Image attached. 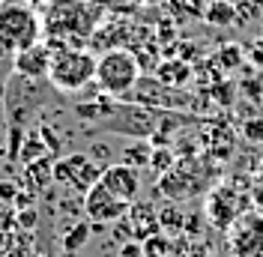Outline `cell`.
I'll list each match as a JSON object with an SVG mask.
<instances>
[{
	"label": "cell",
	"instance_id": "cell-1",
	"mask_svg": "<svg viewBox=\"0 0 263 257\" xmlns=\"http://www.w3.org/2000/svg\"><path fill=\"white\" fill-rule=\"evenodd\" d=\"M105 15V6L96 0H57L51 3L45 18V33L51 36V48L57 45H78L96 33L99 18Z\"/></svg>",
	"mask_w": 263,
	"mask_h": 257
},
{
	"label": "cell",
	"instance_id": "cell-2",
	"mask_svg": "<svg viewBox=\"0 0 263 257\" xmlns=\"http://www.w3.org/2000/svg\"><path fill=\"white\" fill-rule=\"evenodd\" d=\"M45 36V18L33 9L30 3L9 0L0 3V51L15 57L18 51L42 42Z\"/></svg>",
	"mask_w": 263,
	"mask_h": 257
},
{
	"label": "cell",
	"instance_id": "cell-3",
	"mask_svg": "<svg viewBox=\"0 0 263 257\" xmlns=\"http://www.w3.org/2000/svg\"><path fill=\"white\" fill-rule=\"evenodd\" d=\"M96 63L93 51L87 45H57L51 54L48 84L57 93H81L87 84L96 81Z\"/></svg>",
	"mask_w": 263,
	"mask_h": 257
},
{
	"label": "cell",
	"instance_id": "cell-4",
	"mask_svg": "<svg viewBox=\"0 0 263 257\" xmlns=\"http://www.w3.org/2000/svg\"><path fill=\"white\" fill-rule=\"evenodd\" d=\"M141 81V60L129 48H108L96 63V84L102 96H129Z\"/></svg>",
	"mask_w": 263,
	"mask_h": 257
},
{
	"label": "cell",
	"instance_id": "cell-5",
	"mask_svg": "<svg viewBox=\"0 0 263 257\" xmlns=\"http://www.w3.org/2000/svg\"><path fill=\"white\" fill-rule=\"evenodd\" d=\"M42 84L45 81H33L18 75L15 69L9 72V78L3 84V111L9 126L24 128L30 123V117L42 108Z\"/></svg>",
	"mask_w": 263,
	"mask_h": 257
},
{
	"label": "cell",
	"instance_id": "cell-6",
	"mask_svg": "<svg viewBox=\"0 0 263 257\" xmlns=\"http://www.w3.org/2000/svg\"><path fill=\"white\" fill-rule=\"evenodd\" d=\"M99 171L93 159L90 156H84V153H72V156H66L63 161H57L54 164V182H60L66 189H72V192L84 194L93 189V182L99 179Z\"/></svg>",
	"mask_w": 263,
	"mask_h": 257
},
{
	"label": "cell",
	"instance_id": "cell-7",
	"mask_svg": "<svg viewBox=\"0 0 263 257\" xmlns=\"http://www.w3.org/2000/svg\"><path fill=\"white\" fill-rule=\"evenodd\" d=\"M230 254L233 257H263V215L242 212L230 225Z\"/></svg>",
	"mask_w": 263,
	"mask_h": 257
},
{
	"label": "cell",
	"instance_id": "cell-8",
	"mask_svg": "<svg viewBox=\"0 0 263 257\" xmlns=\"http://www.w3.org/2000/svg\"><path fill=\"white\" fill-rule=\"evenodd\" d=\"M246 212V197H239V194L228 189V186H218L213 192L206 194V215H210V222L215 227H221V230H230V225L239 218Z\"/></svg>",
	"mask_w": 263,
	"mask_h": 257
},
{
	"label": "cell",
	"instance_id": "cell-9",
	"mask_svg": "<svg viewBox=\"0 0 263 257\" xmlns=\"http://www.w3.org/2000/svg\"><path fill=\"white\" fill-rule=\"evenodd\" d=\"M132 93H135V102H141V105H156V108H162V111L185 108L189 99H192V96H185V93H180V87H167V84H162L159 78H153V81L141 78Z\"/></svg>",
	"mask_w": 263,
	"mask_h": 257
},
{
	"label": "cell",
	"instance_id": "cell-10",
	"mask_svg": "<svg viewBox=\"0 0 263 257\" xmlns=\"http://www.w3.org/2000/svg\"><path fill=\"white\" fill-rule=\"evenodd\" d=\"M51 54H54V48L42 39V42H36V45H30V48L18 51L15 57H12V69H15L18 75H24V78L48 81Z\"/></svg>",
	"mask_w": 263,
	"mask_h": 257
},
{
	"label": "cell",
	"instance_id": "cell-11",
	"mask_svg": "<svg viewBox=\"0 0 263 257\" xmlns=\"http://www.w3.org/2000/svg\"><path fill=\"white\" fill-rule=\"evenodd\" d=\"M156 78L167 87H182L192 81V66L182 63V60H167V63L156 66Z\"/></svg>",
	"mask_w": 263,
	"mask_h": 257
},
{
	"label": "cell",
	"instance_id": "cell-12",
	"mask_svg": "<svg viewBox=\"0 0 263 257\" xmlns=\"http://www.w3.org/2000/svg\"><path fill=\"white\" fill-rule=\"evenodd\" d=\"M87 240H90V222L81 218V222H75V225L63 233V240H60L63 254H75V251H81L84 245H87Z\"/></svg>",
	"mask_w": 263,
	"mask_h": 257
},
{
	"label": "cell",
	"instance_id": "cell-13",
	"mask_svg": "<svg viewBox=\"0 0 263 257\" xmlns=\"http://www.w3.org/2000/svg\"><path fill=\"white\" fill-rule=\"evenodd\" d=\"M149 156H153V146H149L144 138L123 150V161L132 164V168H149Z\"/></svg>",
	"mask_w": 263,
	"mask_h": 257
},
{
	"label": "cell",
	"instance_id": "cell-14",
	"mask_svg": "<svg viewBox=\"0 0 263 257\" xmlns=\"http://www.w3.org/2000/svg\"><path fill=\"white\" fill-rule=\"evenodd\" d=\"M206 21H210V24H215V27H224V24H230V21H233V6H230V3H224V0H213V3L206 6Z\"/></svg>",
	"mask_w": 263,
	"mask_h": 257
},
{
	"label": "cell",
	"instance_id": "cell-15",
	"mask_svg": "<svg viewBox=\"0 0 263 257\" xmlns=\"http://www.w3.org/2000/svg\"><path fill=\"white\" fill-rule=\"evenodd\" d=\"M174 153L167 150V146H153V156H149V168L159 174V177H164L171 168H174Z\"/></svg>",
	"mask_w": 263,
	"mask_h": 257
},
{
	"label": "cell",
	"instance_id": "cell-16",
	"mask_svg": "<svg viewBox=\"0 0 263 257\" xmlns=\"http://www.w3.org/2000/svg\"><path fill=\"white\" fill-rule=\"evenodd\" d=\"M27 171H30V179H33V182H39L42 189L54 179V164H51V161H39V159H36V161L27 164Z\"/></svg>",
	"mask_w": 263,
	"mask_h": 257
},
{
	"label": "cell",
	"instance_id": "cell-17",
	"mask_svg": "<svg viewBox=\"0 0 263 257\" xmlns=\"http://www.w3.org/2000/svg\"><path fill=\"white\" fill-rule=\"evenodd\" d=\"M24 146H27V150H21V156H18L24 164L36 161V156H42V153L48 150V144H42V138H36V135H27V138H24Z\"/></svg>",
	"mask_w": 263,
	"mask_h": 257
},
{
	"label": "cell",
	"instance_id": "cell-18",
	"mask_svg": "<svg viewBox=\"0 0 263 257\" xmlns=\"http://www.w3.org/2000/svg\"><path fill=\"white\" fill-rule=\"evenodd\" d=\"M218 63L224 66V69H236V66L242 63V48L239 45H224V48L218 51Z\"/></svg>",
	"mask_w": 263,
	"mask_h": 257
},
{
	"label": "cell",
	"instance_id": "cell-19",
	"mask_svg": "<svg viewBox=\"0 0 263 257\" xmlns=\"http://www.w3.org/2000/svg\"><path fill=\"white\" fill-rule=\"evenodd\" d=\"M18 225L24 227V230H33V227L39 225V215H36L33 209H24V212L18 215Z\"/></svg>",
	"mask_w": 263,
	"mask_h": 257
},
{
	"label": "cell",
	"instance_id": "cell-20",
	"mask_svg": "<svg viewBox=\"0 0 263 257\" xmlns=\"http://www.w3.org/2000/svg\"><path fill=\"white\" fill-rule=\"evenodd\" d=\"M15 197V189L9 182H0V200H12Z\"/></svg>",
	"mask_w": 263,
	"mask_h": 257
},
{
	"label": "cell",
	"instance_id": "cell-21",
	"mask_svg": "<svg viewBox=\"0 0 263 257\" xmlns=\"http://www.w3.org/2000/svg\"><path fill=\"white\" fill-rule=\"evenodd\" d=\"M246 135H248V138H263V123H257V126H254V123H248Z\"/></svg>",
	"mask_w": 263,
	"mask_h": 257
},
{
	"label": "cell",
	"instance_id": "cell-22",
	"mask_svg": "<svg viewBox=\"0 0 263 257\" xmlns=\"http://www.w3.org/2000/svg\"><path fill=\"white\" fill-rule=\"evenodd\" d=\"M132 6H156V3H164V0H126Z\"/></svg>",
	"mask_w": 263,
	"mask_h": 257
},
{
	"label": "cell",
	"instance_id": "cell-23",
	"mask_svg": "<svg viewBox=\"0 0 263 257\" xmlns=\"http://www.w3.org/2000/svg\"><path fill=\"white\" fill-rule=\"evenodd\" d=\"M0 146H6V141H3V138H0ZM3 153H6V150H0V156H3Z\"/></svg>",
	"mask_w": 263,
	"mask_h": 257
},
{
	"label": "cell",
	"instance_id": "cell-24",
	"mask_svg": "<svg viewBox=\"0 0 263 257\" xmlns=\"http://www.w3.org/2000/svg\"><path fill=\"white\" fill-rule=\"evenodd\" d=\"M42 257H54V254H42Z\"/></svg>",
	"mask_w": 263,
	"mask_h": 257
}]
</instances>
